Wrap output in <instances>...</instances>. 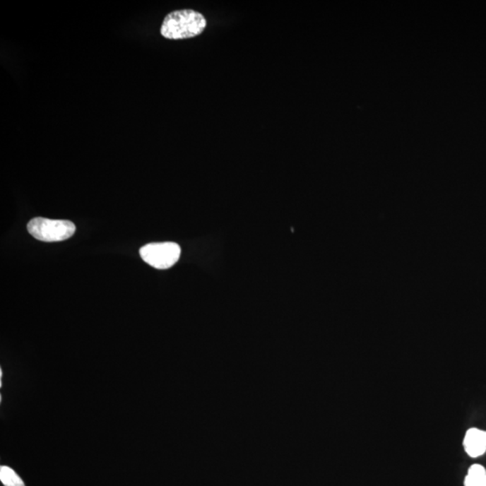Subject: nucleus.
Here are the masks:
<instances>
[{
	"instance_id": "1",
	"label": "nucleus",
	"mask_w": 486,
	"mask_h": 486,
	"mask_svg": "<svg viewBox=\"0 0 486 486\" xmlns=\"http://www.w3.org/2000/svg\"><path fill=\"white\" fill-rule=\"evenodd\" d=\"M208 21L201 13L182 9L167 14L164 18L160 34L170 40H184L201 35Z\"/></svg>"
},
{
	"instance_id": "2",
	"label": "nucleus",
	"mask_w": 486,
	"mask_h": 486,
	"mask_svg": "<svg viewBox=\"0 0 486 486\" xmlns=\"http://www.w3.org/2000/svg\"><path fill=\"white\" fill-rule=\"evenodd\" d=\"M28 230L32 237L39 241L55 242L71 238L76 232V226L67 220L36 218L28 223Z\"/></svg>"
},
{
	"instance_id": "3",
	"label": "nucleus",
	"mask_w": 486,
	"mask_h": 486,
	"mask_svg": "<svg viewBox=\"0 0 486 486\" xmlns=\"http://www.w3.org/2000/svg\"><path fill=\"white\" fill-rule=\"evenodd\" d=\"M182 249L175 242L150 243L140 249L141 257L158 269H167L179 261Z\"/></svg>"
},
{
	"instance_id": "4",
	"label": "nucleus",
	"mask_w": 486,
	"mask_h": 486,
	"mask_svg": "<svg viewBox=\"0 0 486 486\" xmlns=\"http://www.w3.org/2000/svg\"><path fill=\"white\" fill-rule=\"evenodd\" d=\"M465 451L472 458H478L486 451V432L473 428L469 429L464 439Z\"/></svg>"
},
{
	"instance_id": "5",
	"label": "nucleus",
	"mask_w": 486,
	"mask_h": 486,
	"mask_svg": "<svg viewBox=\"0 0 486 486\" xmlns=\"http://www.w3.org/2000/svg\"><path fill=\"white\" fill-rule=\"evenodd\" d=\"M465 486H486V471L484 466L473 465L466 476Z\"/></svg>"
},
{
	"instance_id": "6",
	"label": "nucleus",
	"mask_w": 486,
	"mask_h": 486,
	"mask_svg": "<svg viewBox=\"0 0 486 486\" xmlns=\"http://www.w3.org/2000/svg\"><path fill=\"white\" fill-rule=\"evenodd\" d=\"M0 480L5 486H25L20 476L8 466L0 468Z\"/></svg>"
}]
</instances>
